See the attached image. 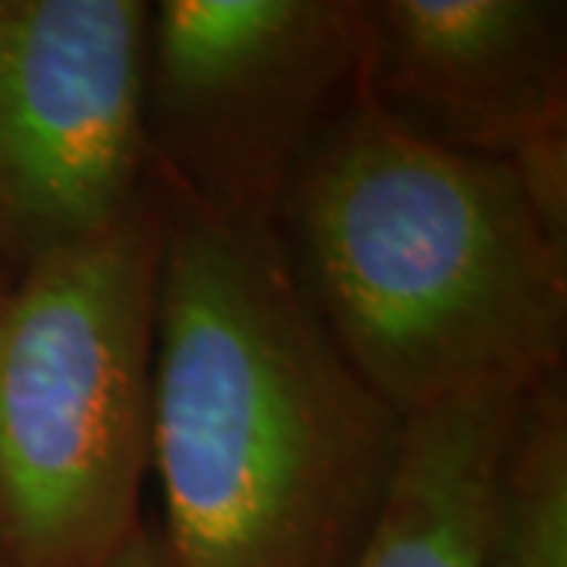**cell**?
Here are the masks:
<instances>
[{"instance_id":"cell-1","label":"cell","mask_w":567,"mask_h":567,"mask_svg":"<svg viewBox=\"0 0 567 567\" xmlns=\"http://www.w3.org/2000/svg\"><path fill=\"white\" fill-rule=\"evenodd\" d=\"M155 183L152 470L171 561L350 567L406 420L331 338L278 230L224 221Z\"/></svg>"},{"instance_id":"cell-2","label":"cell","mask_w":567,"mask_h":567,"mask_svg":"<svg viewBox=\"0 0 567 567\" xmlns=\"http://www.w3.org/2000/svg\"><path fill=\"white\" fill-rule=\"evenodd\" d=\"M278 234L331 338L404 420L565 372L567 240L514 162L420 140L353 92Z\"/></svg>"},{"instance_id":"cell-3","label":"cell","mask_w":567,"mask_h":567,"mask_svg":"<svg viewBox=\"0 0 567 567\" xmlns=\"http://www.w3.org/2000/svg\"><path fill=\"white\" fill-rule=\"evenodd\" d=\"M155 177L0 290V567H107L152 470Z\"/></svg>"},{"instance_id":"cell-4","label":"cell","mask_w":567,"mask_h":567,"mask_svg":"<svg viewBox=\"0 0 567 567\" xmlns=\"http://www.w3.org/2000/svg\"><path fill=\"white\" fill-rule=\"evenodd\" d=\"M363 0L148 7L142 126L152 174L224 221L278 230L312 145L357 92Z\"/></svg>"},{"instance_id":"cell-5","label":"cell","mask_w":567,"mask_h":567,"mask_svg":"<svg viewBox=\"0 0 567 567\" xmlns=\"http://www.w3.org/2000/svg\"><path fill=\"white\" fill-rule=\"evenodd\" d=\"M142 0H0V281L99 234L152 177Z\"/></svg>"},{"instance_id":"cell-6","label":"cell","mask_w":567,"mask_h":567,"mask_svg":"<svg viewBox=\"0 0 567 567\" xmlns=\"http://www.w3.org/2000/svg\"><path fill=\"white\" fill-rule=\"evenodd\" d=\"M357 99L442 148L520 162L567 140V3L369 0Z\"/></svg>"},{"instance_id":"cell-7","label":"cell","mask_w":567,"mask_h":567,"mask_svg":"<svg viewBox=\"0 0 567 567\" xmlns=\"http://www.w3.org/2000/svg\"><path fill=\"white\" fill-rule=\"evenodd\" d=\"M517 401L406 416L385 502L350 567H483L495 466Z\"/></svg>"},{"instance_id":"cell-8","label":"cell","mask_w":567,"mask_h":567,"mask_svg":"<svg viewBox=\"0 0 567 567\" xmlns=\"http://www.w3.org/2000/svg\"><path fill=\"white\" fill-rule=\"evenodd\" d=\"M483 567H567L565 372L511 410L492 483Z\"/></svg>"},{"instance_id":"cell-9","label":"cell","mask_w":567,"mask_h":567,"mask_svg":"<svg viewBox=\"0 0 567 567\" xmlns=\"http://www.w3.org/2000/svg\"><path fill=\"white\" fill-rule=\"evenodd\" d=\"M107 567H174V561L164 548L162 533L140 520Z\"/></svg>"},{"instance_id":"cell-10","label":"cell","mask_w":567,"mask_h":567,"mask_svg":"<svg viewBox=\"0 0 567 567\" xmlns=\"http://www.w3.org/2000/svg\"><path fill=\"white\" fill-rule=\"evenodd\" d=\"M3 287H7V284H3V281H0V290H3Z\"/></svg>"}]
</instances>
